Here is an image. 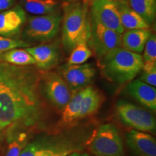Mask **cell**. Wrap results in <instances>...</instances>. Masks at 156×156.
Instances as JSON below:
<instances>
[{
    "label": "cell",
    "mask_w": 156,
    "mask_h": 156,
    "mask_svg": "<svg viewBox=\"0 0 156 156\" xmlns=\"http://www.w3.org/2000/svg\"><path fill=\"white\" fill-rule=\"evenodd\" d=\"M41 73L28 66H17L0 87L2 128H31L41 122L44 116Z\"/></svg>",
    "instance_id": "cell-1"
},
{
    "label": "cell",
    "mask_w": 156,
    "mask_h": 156,
    "mask_svg": "<svg viewBox=\"0 0 156 156\" xmlns=\"http://www.w3.org/2000/svg\"><path fill=\"white\" fill-rule=\"evenodd\" d=\"M62 42L66 52L76 46L88 43L90 35V17L88 5L84 2L66 3L62 17Z\"/></svg>",
    "instance_id": "cell-2"
},
{
    "label": "cell",
    "mask_w": 156,
    "mask_h": 156,
    "mask_svg": "<svg viewBox=\"0 0 156 156\" xmlns=\"http://www.w3.org/2000/svg\"><path fill=\"white\" fill-rule=\"evenodd\" d=\"M103 75L118 84L129 83L142 71L143 60L139 54L119 47L98 60Z\"/></svg>",
    "instance_id": "cell-3"
},
{
    "label": "cell",
    "mask_w": 156,
    "mask_h": 156,
    "mask_svg": "<svg viewBox=\"0 0 156 156\" xmlns=\"http://www.w3.org/2000/svg\"><path fill=\"white\" fill-rule=\"evenodd\" d=\"M90 151L95 156H124V144L116 126L112 124L99 126Z\"/></svg>",
    "instance_id": "cell-4"
},
{
    "label": "cell",
    "mask_w": 156,
    "mask_h": 156,
    "mask_svg": "<svg viewBox=\"0 0 156 156\" xmlns=\"http://www.w3.org/2000/svg\"><path fill=\"white\" fill-rule=\"evenodd\" d=\"M62 20L61 15L55 12L30 17L25 30V38L34 42L49 41L59 31Z\"/></svg>",
    "instance_id": "cell-5"
},
{
    "label": "cell",
    "mask_w": 156,
    "mask_h": 156,
    "mask_svg": "<svg viewBox=\"0 0 156 156\" xmlns=\"http://www.w3.org/2000/svg\"><path fill=\"white\" fill-rule=\"evenodd\" d=\"M116 111L121 121L134 130L154 132L155 119L151 113L125 100H119L116 104Z\"/></svg>",
    "instance_id": "cell-6"
},
{
    "label": "cell",
    "mask_w": 156,
    "mask_h": 156,
    "mask_svg": "<svg viewBox=\"0 0 156 156\" xmlns=\"http://www.w3.org/2000/svg\"><path fill=\"white\" fill-rule=\"evenodd\" d=\"M41 89L43 95L59 111L63 110L73 95L61 75L55 72L46 71L41 73Z\"/></svg>",
    "instance_id": "cell-7"
},
{
    "label": "cell",
    "mask_w": 156,
    "mask_h": 156,
    "mask_svg": "<svg viewBox=\"0 0 156 156\" xmlns=\"http://www.w3.org/2000/svg\"><path fill=\"white\" fill-rule=\"evenodd\" d=\"M122 36V34L111 30L90 18V35L87 44L98 60L111 51L121 47Z\"/></svg>",
    "instance_id": "cell-8"
},
{
    "label": "cell",
    "mask_w": 156,
    "mask_h": 156,
    "mask_svg": "<svg viewBox=\"0 0 156 156\" xmlns=\"http://www.w3.org/2000/svg\"><path fill=\"white\" fill-rule=\"evenodd\" d=\"M90 18L111 30L123 34L117 0H92L90 8Z\"/></svg>",
    "instance_id": "cell-9"
},
{
    "label": "cell",
    "mask_w": 156,
    "mask_h": 156,
    "mask_svg": "<svg viewBox=\"0 0 156 156\" xmlns=\"http://www.w3.org/2000/svg\"><path fill=\"white\" fill-rule=\"evenodd\" d=\"M96 69L90 64H66L60 70V75L73 93L89 86L94 79Z\"/></svg>",
    "instance_id": "cell-10"
},
{
    "label": "cell",
    "mask_w": 156,
    "mask_h": 156,
    "mask_svg": "<svg viewBox=\"0 0 156 156\" xmlns=\"http://www.w3.org/2000/svg\"><path fill=\"white\" fill-rule=\"evenodd\" d=\"M34 58L35 65L42 71H49L58 64L61 58L59 46L56 42L25 48Z\"/></svg>",
    "instance_id": "cell-11"
},
{
    "label": "cell",
    "mask_w": 156,
    "mask_h": 156,
    "mask_svg": "<svg viewBox=\"0 0 156 156\" xmlns=\"http://www.w3.org/2000/svg\"><path fill=\"white\" fill-rule=\"evenodd\" d=\"M126 143L139 156H156V141L151 134L137 130L126 134Z\"/></svg>",
    "instance_id": "cell-12"
},
{
    "label": "cell",
    "mask_w": 156,
    "mask_h": 156,
    "mask_svg": "<svg viewBox=\"0 0 156 156\" xmlns=\"http://www.w3.org/2000/svg\"><path fill=\"white\" fill-rule=\"evenodd\" d=\"M25 20V11L18 6L0 12V36H14L20 30Z\"/></svg>",
    "instance_id": "cell-13"
},
{
    "label": "cell",
    "mask_w": 156,
    "mask_h": 156,
    "mask_svg": "<svg viewBox=\"0 0 156 156\" xmlns=\"http://www.w3.org/2000/svg\"><path fill=\"white\" fill-rule=\"evenodd\" d=\"M128 93L138 102L155 112L156 90L155 87L147 85L139 79L129 82L126 87Z\"/></svg>",
    "instance_id": "cell-14"
},
{
    "label": "cell",
    "mask_w": 156,
    "mask_h": 156,
    "mask_svg": "<svg viewBox=\"0 0 156 156\" xmlns=\"http://www.w3.org/2000/svg\"><path fill=\"white\" fill-rule=\"evenodd\" d=\"M120 21L124 30L150 29L151 25L136 12L130 7L125 0H117Z\"/></svg>",
    "instance_id": "cell-15"
},
{
    "label": "cell",
    "mask_w": 156,
    "mask_h": 156,
    "mask_svg": "<svg viewBox=\"0 0 156 156\" xmlns=\"http://www.w3.org/2000/svg\"><path fill=\"white\" fill-rule=\"evenodd\" d=\"M152 34L151 29L128 30L122 34L121 47L140 54L143 51L146 43Z\"/></svg>",
    "instance_id": "cell-16"
},
{
    "label": "cell",
    "mask_w": 156,
    "mask_h": 156,
    "mask_svg": "<svg viewBox=\"0 0 156 156\" xmlns=\"http://www.w3.org/2000/svg\"><path fill=\"white\" fill-rule=\"evenodd\" d=\"M104 101L103 93L93 86L85 87V93L81 101L79 119L92 116L99 110Z\"/></svg>",
    "instance_id": "cell-17"
},
{
    "label": "cell",
    "mask_w": 156,
    "mask_h": 156,
    "mask_svg": "<svg viewBox=\"0 0 156 156\" xmlns=\"http://www.w3.org/2000/svg\"><path fill=\"white\" fill-rule=\"evenodd\" d=\"M0 62L20 67L35 65L36 64L33 56L25 48H20L0 52Z\"/></svg>",
    "instance_id": "cell-18"
},
{
    "label": "cell",
    "mask_w": 156,
    "mask_h": 156,
    "mask_svg": "<svg viewBox=\"0 0 156 156\" xmlns=\"http://www.w3.org/2000/svg\"><path fill=\"white\" fill-rule=\"evenodd\" d=\"M85 93V88L76 91L73 93L71 98L68 101L65 107L62 111V123L64 124H72L79 120L80 112L81 101Z\"/></svg>",
    "instance_id": "cell-19"
},
{
    "label": "cell",
    "mask_w": 156,
    "mask_h": 156,
    "mask_svg": "<svg viewBox=\"0 0 156 156\" xmlns=\"http://www.w3.org/2000/svg\"><path fill=\"white\" fill-rule=\"evenodd\" d=\"M130 7L139 14L150 25L156 15V0H127Z\"/></svg>",
    "instance_id": "cell-20"
},
{
    "label": "cell",
    "mask_w": 156,
    "mask_h": 156,
    "mask_svg": "<svg viewBox=\"0 0 156 156\" xmlns=\"http://www.w3.org/2000/svg\"><path fill=\"white\" fill-rule=\"evenodd\" d=\"M58 6L56 0H25V9L30 14L44 15L54 12Z\"/></svg>",
    "instance_id": "cell-21"
},
{
    "label": "cell",
    "mask_w": 156,
    "mask_h": 156,
    "mask_svg": "<svg viewBox=\"0 0 156 156\" xmlns=\"http://www.w3.org/2000/svg\"><path fill=\"white\" fill-rule=\"evenodd\" d=\"M67 60V65L85 64L93 55L92 49L87 43H82L77 45L71 52Z\"/></svg>",
    "instance_id": "cell-22"
},
{
    "label": "cell",
    "mask_w": 156,
    "mask_h": 156,
    "mask_svg": "<svg viewBox=\"0 0 156 156\" xmlns=\"http://www.w3.org/2000/svg\"><path fill=\"white\" fill-rule=\"evenodd\" d=\"M27 144L26 133H20L16 139H12L9 142L5 156H20Z\"/></svg>",
    "instance_id": "cell-23"
},
{
    "label": "cell",
    "mask_w": 156,
    "mask_h": 156,
    "mask_svg": "<svg viewBox=\"0 0 156 156\" xmlns=\"http://www.w3.org/2000/svg\"><path fill=\"white\" fill-rule=\"evenodd\" d=\"M142 52L143 62L156 63V36L155 34H152L149 37Z\"/></svg>",
    "instance_id": "cell-24"
},
{
    "label": "cell",
    "mask_w": 156,
    "mask_h": 156,
    "mask_svg": "<svg viewBox=\"0 0 156 156\" xmlns=\"http://www.w3.org/2000/svg\"><path fill=\"white\" fill-rule=\"evenodd\" d=\"M30 43L22 40H17L0 36V52L6 51L13 48L30 47Z\"/></svg>",
    "instance_id": "cell-25"
},
{
    "label": "cell",
    "mask_w": 156,
    "mask_h": 156,
    "mask_svg": "<svg viewBox=\"0 0 156 156\" xmlns=\"http://www.w3.org/2000/svg\"><path fill=\"white\" fill-rule=\"evenodd\" d=\"M17 66L0 62V87L11 77Z\"/></svg>",
    "instance_id": "cell-26"
},
{
    "label": "cell",
    "mask_w": 156,
    "mask_h": 156,
    "mask_svg": "<svg viewBox=\"0 0 156 156\" xmlns=\"http://www.w3.org/2000/svg\"><path fill=\"white\" fill-rule=\"evenodd\" d=\"M142 73L140 80L153 87L156 86V68L147 70H142Z\"/></svg>",
    "instance_id": "cell-27"
},
{
    "label": "cell",
    "mask_w": 156,
    "mask_h": 156,
    "mask_svg": "<svg viewBox=\"0 0 156 156\" xmlns=\"http://www.w3.org/2000/svg\"><path fill=\"white\" fill-rule=\"evenodd\" d=\"M14 4V0H0V12L6 10Z\"/></svg>",
    "instance_id": "cell-28"
},
{
    "label": "cell",
    "mask_w": 156,
    "mask_h": 156,
    "mask_svg": "<svg viewBox=\"0 0 156 156\" xmlns=\"http://www.w3.org/2000/svg\"><path fill=\"white\" fill-rule=\"evenodd\" d=\"M66 156H90V155L86 153H83V152H80V151H75L68 154V155Z\"/></svg>",
    "instance_id": "cell-29"
},
{
    "label": "cell",
    "mask_w": 156,
    "mask_h": 156,
    "mask_svg": "<svg viewBox=\"0 0 156 156\" xmlns=\"http://www.w3.org/2000/svg\"><path fill=\"white\" fill-rule=\"evenodd\" d=\"M66 3H69V2H78L79 0H63Z\"/></svg>",
    "instance_id": "cell-30"
},
{
    "label": "cell",
    "mask_w": 156,
    "mask_h": 156,
    "mask_svg": "<svg viewBox=\"0 0 156 156\" xmlns=\"http://www.w3.org/2000/svg\"><path fill=\"white\" fill-rule=\"evenodd\" d=\"M67 155L66 154H56V155H51V156H66Z\"/></svg>",
    "instance_id": "cell-31"
},
{
    "label": "cell",
    "mask_w": 156,
    "mask_h": 156,
    "mask_svg": "<svg viewBox=\"0 0 156 156\" xmlns=\"http://www.w3.org/2000/svg\"><path fill=\"white\" fill-rule=\"evenodd\" d=\"M3 129L1 127V126H0V135H1V133H2V130Z\"/></svg>",
    "instance_id": "cell-32"
},
{
    "label": "cell",
    "mask_w": 156,
    "mask_h": 156,
    "mask_svg": "<svg viewBox=\"0 0 156 156\" xmlns=\"http://www.w3.org/2000/svg\"><path fill=\"white\" fill-rule=\"evenodd\" d=\"M125 1H127V0H125Z\"/></svg>",
    "instance_id": "cell-33"
}]
</instances>
